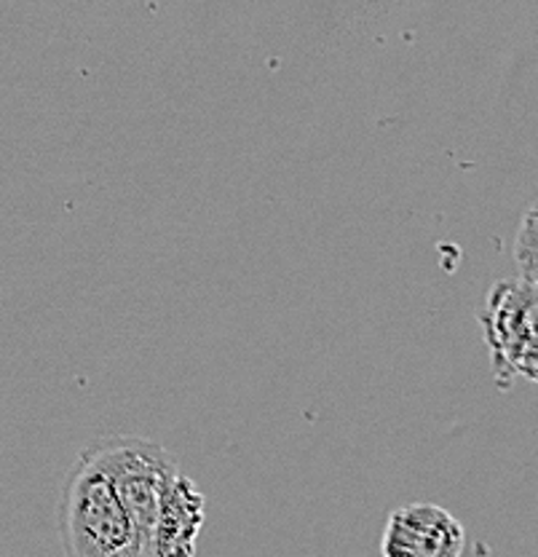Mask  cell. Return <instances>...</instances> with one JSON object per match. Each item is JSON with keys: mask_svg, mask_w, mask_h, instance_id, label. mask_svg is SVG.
<instances>
[{"mask_svg": "<svg viewBox=\"0 0 538 557\" xmlns=\"http://www.w3.org/2000/svg\"><path fill=\"white\" fill-rule=\"evenodd\" d=\"M62 553L71 557H140L137 531L108 474L78 453L57 504Z\"/></svg>", "mask_w": 538, "mask_h": 557, "instance_id": "6da1fadb", "label": "cell"}, {"mask_svg": "<svg viewBox=\"0 0 538 557\" xmlns=\"http://www.w3.org/2000/svg\"><path fill=\"white\" fill-rule=\"evenodd\" d=\"M80 453H86L108 474L135 525L140 555H150L161 496L177 474L175 456L161 443L137 434H105L86 443Z\"/></svg>", "mask_w": 538, "mask_h": 557, "instance_id": "7a4b0ae2", "label": "cell"}, {"mask_svg": "<svg viewBox=\"0 0 538 557\" xmlns=\"http://www.w3.org/2000/svg\"><path fill=\"white\" fill-rule=\"evenodd\" d=\"M536 287L520 278H503L488 293L479 313L485 341L490 348V364L499 388L506 392L514 379L536 381Z\"/></svg>", "mask_w": 538, "mask_h": 557, "instance_id": "3957f363", "label": "cell"}, {"mask_svg": "<svg viewBox=\"0 0 538 557\" xmlns=\"http://www.w3.org/2000/svg\"><path fill=\"white\" fill-rule=\"evenodd\" d=\"M380 553L386 557H459L466 553V531L437 504H410L389 515Z\"/></svg>", "mask_w": 538, "mask_h": 557, "instance_id": "277c9868", "label": "cell"}, {"mask_svg": "<svg viewBox=\"0 0 538 557\" xmlns=\"http://www.w3.org/2000/svg\"><path fill=\"white\" fill-rule=\"evenodd\" d=\"M207 518V502L190 478L177 469L175 478L166 485L161 496L159 515H155L153 539H150V555L153 557H177L193 555L196 539Z\"/></svg>", "mask_w": 538, "mask_h": 557, "instance_id": "5b68a950", "label": "cell"}, {"mask_svg": "<svg viewBox=\"0 0 538 557\" xmlns=\"http://www.w3.org/2000/svg\"><path fill=\"white\" fill-rule=\"evenodd\" d=\"M536 209H528L520 223L517 244H514V260H517L520 282L536 287Z\"/></svg>", "mask_w": 538, "mask_h": 557, "instance_id": "8992f818", "label": "cell"}]
</instances>
